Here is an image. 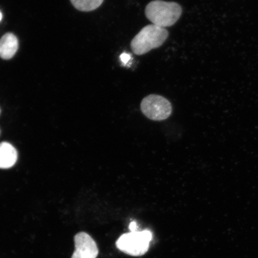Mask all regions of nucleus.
<instances>
[{
  "label": "nucleus",
  "mask_w": 258,
  "mask_h": 258,
  "mask_svg": "<svg viewBox=\"0 0 258 258\" xmlns=\"http://www.w3.org/2000/svg\"><path fill=\"white\" fill-rule=\"evenodd\" d=\"M137 228V224L135 222H132L130 225H129V228L131 231H136Z\"/></svg>",
  "instance_id": "9d476101"
},
{
  "label": "nucleus",
  "mask_w": 258,
  "mask_h": 258,
  "mask_svg": "<svg viewBox=\"0 0 258 258\" xmlns=\"http://www.w3.org/2000/svg\"><path fill=\"white\" fill-rule=\"evenodd\" d=\"M169 36L166 29L154 24L144 27L131 43V49L137 55H143L162 46Z\"/></svg>",
  "instance_id": "f03ea898"
},
{
  "label": "nucleus",
  "mask_w": 258,
  "mask_h": 258,
  "mask_svg": "<svg viewBox=\"0 0 258 258\" xmlns=\"http://www.w3.org/2000/svg\"><path fill=\"white\" fill-rule=\"evenodd\" d=\"M75 251L72 258H96L99 249L96 242L85 232H80L74 237Z\"/></svg>",
  "instance_id": "39448f33"
},
{
  "label": "nucleus",
  "mask_w": 258,
  "mask_h": 258,
  "mask_svg": "<svg viewBox=\"0 0 258 258\" xmlns=\"http://www.w3.org/2000/svg\"><path fill=\"white\" fill-rule=\"evenodd\" d=\"M17 160V151L12 144L6 142L0 144V169L11 168Z\"/></svg>",
  "instance_id": "0eeeda50"
},
{
  "label": "nucleus",
  "mask_w": 258,
  "mask_h": 258,
  "mask_svg": "<svg viewBox=\"0 0 258 258\" xmlns=\"http://www.w3.org/2000/svg\"><path fill=\"white\" fill-rule=\"evenodd\" d=\"M141 109L147 118L154 121L166 120L172 112V104L168 100L157 95L145 97L141 102Z\"/></svg>",
  "instance_id": "20e7f679"
},
{
  "label": "nucleus",
  "mask_w": 258,
  "mask_h": 258,
  "mask_svg": "<svg viewBox=\"0 0 258 258\" xmlns=\"http://www.w3.org/2000/svg\"><path fill=\"white\" fill-rule=\"evenodd\" d=\"M17 37L14 34L7 33L0 39V57L5 60L12 59L18 49Z\"/></svg>",
  "instance_id": "423d86ee"
},
{
  "label": "nucleus",
  "mask_w": 258,
  "mask_h": 258,
  "mask_svg": "<svg viewBox=\"0 0 258 258\" xmlns=\"http://www.w3.org/2000/svg\"><path fill=\"white\" fill-rule=\"evenodd\" d=\"M181 6L175 2L154 0L147 6L145 14L152 23L161 28L169 27L176 24L181 16Z\"/></svg>",
  "instance_id": "f257e3e1"
},
{
  "label": "nucleus",
  "mask_w": 258,
  "mask_h": 258,
  "mask_svg": "<svg viewBox=\"0 0 258 258\" xmlns=\"http://www.w3.org/2000/svg\"><path fill=\"white\" fill-rule=\"evenodd\" d=\"M74 8L82 12L94 11L101 6L104 0H70Z\"/></svg>",
  "instance_id": "6e6552de"
},
{
  "label": "nucleus",
  "mask_w": 258,
  "mask_h": 258,
  "mask_svg": "<svg viewBox=\"0 0 258 258\" xmlns=\"http://www.w3.org/2000/svg\"><path fill=\"white\" fill-rule=\"evenodd\" d=\"M153 234L149 230L131 231L121 235L116 241V247L122 252L133 256H140L149 249Z\"/></svg>",
  "instance_id": "7ed1b4c3"
},
{
  "label": "nucleus",
  "mask_w": 258,
  "mask_h": 258,
  "mask_svg": "<svg viewBox=\"0 0 258 258\" xmlns=\"http://www.w3.org/2000/svg\"><path fill=\"white\" fill-rule=\"evenodd\" d=\"M120 60L122 63L124 64H126L128 63V61L131 59V56L130 54L123 53H122L120 56Z\"/></svg>",
  "instance_id": "1a4fd4ad"
},
{
  "label": "nucleus",
  "mask_w": 258,
  "mask_h": 258,
  "mask_svg": "<svg viewBox=\"0 0 258 258\" xmlns=\"http://www.w3.org/2000/svg\"><path fill=\"white\" fill-rule=\"evenodd\" d=\"M2 17H3L2 14L1 12H0V22H1V21H2Z\"/></svg>",
  "instance_id": "9b49d317"
}]
</instances>
